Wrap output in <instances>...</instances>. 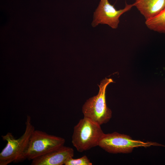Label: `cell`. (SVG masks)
Wrapping results in <instances>:
<instances>
[{
	"label": "cell",
	"mask_w": 165,
	"mask_h": 165,
	"mask_svg": "<svg viewBox=\"0 0 165 165\" xmlns=\"http://www.w3.org/2000/svg\"><path fill=\"white\" fill-rule=\"evenodd\" d=\"M23 134L16 138L8 132L2 135V139L7 142L6 146L0 153V165H7L12 163H18L27 159L26 154L31 136L35 130L31 117L28 115Z\"/></svg>",
	"instance_id": "obj_1"
},
{
	"label": "cell",
	"mask_w": 165,
	"mask_h": 165,
	"mask_svg": "<svg viewBox=\"0 0 165 165\" xmlns=\"http://www.w3.org/2000/svg\"><path fill=\"white\" fill-rule=\"evenodd\" d=\"M104 134L100 125L83 117L74 127L72 143L78 152H82L98 146Z\"/></svg>",
	"instance_id": "obj_2"
},
{
	"label": "cell",
	"mask_w": 165,
	"mask_h": 165,
	"mask_svg": "<svg viewBox=\"0 0 165 165\" xmlns=\"http://www.w3.org/2000/svg\"><path fill=\"white\" fill-rule=\"evenodd\" d=\"M112 79L105 78L98 85L97 94L87 100L82 106L84 117L101 125L108 122L112 117L111 110L107 107L105 91L108 85L113 82Z\"/></svg>",
	"instance_id": "obj_3"
},
{
	"label": "cell",
	"mask_w": 165,
	"mask_h": 165,
	"mask_svg": "<svg viewBox=\"0 0 165 165\" xmlns=\"http://www.w3.org/2000/svg\"><path fill=\"white\" fill-rule=\"evenodd\" d=\"M151 146L165 147V145L156 142L133 140L129 136L116 132L104 133L98 146L109 153H129L135 148Z\"/></svg>",
	"instance_id": "obj_4"
},
{
	"label": "cell",
	"mask_w": 165,
	"mask_h": 165,
	"mask_svg": "<svg viewBox=\"0 0 165 165\" xmlns=\"http://www.w3.org/2000/svg\"><path fill=\"white\" fill-rule=\"evenodd\" d=\"M65 142L63 138L35 130L30 139L27 159L32 160L64 145Z\"/></svg>",
	"instance_id": "obj_5"
},
{
	"label": "cell",
	"mask_w": 165,
	"mask_h": 165,
	"mask_svg": "<svg viewBox=\"0 0 165 165\" xmlns=\"http://www.w3.org/2000/svg\"><path fill=\"white\" fill-rule=\"evenodd\" d=\"M133 6V4L126 3L124 8L117 10L109 2L108 0H100L94 13L92 26L95 27L99 24H107L112 29H116L121 16Z\"/></svg>",
	"instance_id": "obj_6"
},
{
	"label": "cell",
	"mask_w": 165,
	"mask_h": 165,
	"mask_svg": "<svg viewBox=\"0 0 165 165\" xmlns=\"http://www.w3.org/2000/svg\"><path fill=\"white\" fill-rule=\"evenodd\" d=\"M74 151L71 147L62 146L32 160L31 165H63L73 157Z\"/></svg>",
	"instance_id": "obj_7"
},
{
	"label": "cell",
	"mask_w": 165,
	"mask_h": 165,
	"mask_svg": "<svg viewBox=\"0 0 165 165\" xmlns=\"http://www.w3.org/2000/svg\"><path fill=\"white\" fill-rule=\"evenodd\" d=\"M133 4L145 21L155 17L165 9V0H135Z\"/></svg>",
	"instance_id": "obj_8"
},
{
	"label": "cell",
	"mask_w": 165,
	"mask_h": 165,
	"mask_svg": "<svg viewBox=\"0 0 165 165\" xmlns=\"http://www.w3.org/2000/svg\"><path fill=\"white\" fill-rule=\"evenodd\" d=\"M145 24L150 30L165 34V9L155 17L145 21Z\"/></svg>",
	"instance_id": "obj_9"
},
{
	"label": "cell",
	"mask_w": 165,
	"mask_h": 165,
	"mask_svg": "<svg viewBox=\"0 0 165 165\" xmlns=\"http://www.w3.org/2000/svg\"><path fill=\"white\" fill-rule=\"evenodd\" d=\"M65 165H92V163L87 156L84 155L82 157L74 159L73 157L68 159L65 162Z\"/></svg>",
	"instance_id": "obj_10"
}]
</instances>
